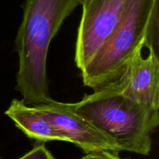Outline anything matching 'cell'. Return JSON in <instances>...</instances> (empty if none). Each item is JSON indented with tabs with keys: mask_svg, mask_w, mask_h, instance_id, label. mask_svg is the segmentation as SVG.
Instances as JSON below:
<instances>
[{
	"mask_svg": "<svg viewBox=\"0 0 159 159\" xmlns=\"http://www.w3.org/2000/svg\"><path fill=\"white\" fill-rule=\"evenodd\" d=\"M79 4V0H26L16 37L19 70L16 89L26 104L52 101L49 94L47 57L51 40Z\"/></svg>",
	"mask_w": 159,
	"mask_h": 159,
	"instance_id": "1",
	"label": "cell"
},
{
	"mask_svg": "<svg viewBox=\"0 0 159 159\" xmlns=\"http://www.w3.org/2000/svg\"><path fill=\"white\" fill-rule=\"evenodd\" d=\"M159 0H126L111 34L81 70L84 85L96 90L115 80L137 48L158 52Z\"/></svg>",
	"mask_w": 159,
	"mask_h": 159,
	"instance_id": "2",
	"label": "cell"
},
{
	"mask_svg": "<svg viewBox=\"0 0 159 159\" xmlns=\"http://www.w3.org/2000/svg\"><path fill=\"white\" fill-rule=\"evenodd\" d=\"M69 104L113 139L122 151L150 154L152 136L159 124L158 109L134 102L109 85Z\"/></svg>",
	"mask_w": 159,
	"mask_h": 159,
	"instance_id": "3",
	"label": "cell"
},
{
	"mask_svg": "<svg viewBox=\"0 0 159 159\" xmlns=\"http://www.w3.org/2000/svg\"><path fill=\"white\" fill-rule=\"evenodd\" d=\"M126 0H86L78 29L75 61L81 70L93 59L116 26Z\"/></svg>",
	"mask_w": 159,
	"mask_h": 159,
	"instance_id": "4",
	"label": "cell"
},
{
	"mask_svg": "<svg viewBox=\"0 0 159 159\" xmlns=\"http://www.w3.org/2000/svg\"><path fill=\"white\" fill-rule=\"evenodd\" d=\"M53 126L65 136L67 142L74 143L85 154L99 151H122L116 141L99 130L91 122L75 112L69 103L52 100L35 105Z\"/></svg>",
	"mask_w": 159,
	"mask_h": 159,
	"instance_id": "5",
	"label": "cell"
},
{
	"mask_svg": "<svg viewBox=\"0 0 159 159\" xmlns=\"http://www.w3.org/2000/svg\"><path fill=\"white\" fill-rule=\"evenodd\" d=\"M144 48L140 45L120 75L107 85L134 102L159 109L158 52L148 49V55L144 56Z\"/></svg>",
	"mask_w": 159,
	"mask_h": 159,
	"instance_id": "6",
	"label": "cell"
},
{
	"mask_svg": "<svg viewBox=\"0 0 159 159\" xmlns=\"http://www.w3.org/2000/svg\"><path fill=\"white\" fill-rule=\"evenodd\" d=\"M5 114L29 138L39 142H67L65 136L51 124L37 108L25 104L22 100H12Z\"/></svg>",
	"mask_w": 159,
	"mask_h": 159,
	"instance_id": "7",
	"label": "cell"
},
{
	"mask_svg": "<svg viewBox=\"0 0 159 159\" xmlns=\"http://www.w3.org/2000/svg\"><path fill=\"white\" fill-rule=\"evenodd\" d=\"M18 159H56L43 143H38Z\"/></svg>",
	"mask_w": 159,
	"mask_h": 159,
	"instance_id": "8",
	"label": "cell"
},
{
	"mask_svg": "<svg viewBox=\"0 0 159 159\" xmlns=\"http://www.w3.org/2000/svg\"><path fill=\"white\" fill-rule=\"evenodd\" d=\"M81 159H124L119 156L118 152L109 151H99L85 154Z\"/></svg>",
	"mask_w": 159,
	"mask_h": 159,
	"instance_id": "9",
	"label": "cell"
},
{
	"mask_svg": "<svg viewBox=\"0 0 159 159\" xmlns=\"http://www.w3.org/2000/svg\"><path fill=\"white\" fill-rule=\"evenodd\" d=\"M85 1H86V0H79V2L80 5H82Z\"/></svg>",
	"mask_w": 159,
	"mask_h": 159,
	"instance_id": "10",
	"label": "cell"
}]
</instances>
